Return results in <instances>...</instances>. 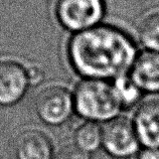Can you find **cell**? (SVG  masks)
<instances>
[{
    "mask_svg": "<svg viewBox=\"0 0 159 159\" xmlns=\"http://www.w3.org/2000/svg\"><path fill=\"white\" fill-rule=\"evenodd\" d=\"M74 109V96L62 86H48L41 90L35 98L36 114L48 125H60L66 122Z\"/></svg>",
    "mask_w": 159,
    "mask_h": 159,
    "instance_id": "obj_4",
    "label": "cell"
},
{
    "mask_svg": "<svg viewBox=\"0 0 159 159\" xmlns=\"http://www.w3.org/2000/svg\"><path fill=\"white\" fill-rule=\"evenodd\" d=\"M102 144V129L96 122L87 121L75 133V145L88 153L97 150Z\"/></svg>",
    "mask_w": 159,
    "mask_h": 159,
    "instance_id": "obj_10",
    "label": "cell"
},
{
    "mask_svg": "<svg viewBox=\"0 0 159 159\" xmlns=\"http://www.w3.org/2000/svg\"><path fill=\"white\" fill-rule=\"evenodd\" d=\"M102 145L112 156L123 158L131 156L139 150L138 139L133 122L127 118H115L102 129Z\"/></svg>",
    "mask_w": 159,
    "mask_h": 159,
    "instance_id": "obj_5",
    "label": "cell"
},
{
    "mask_svg": "<svg viewBox=\"0 0 159 159\" xmlns=\"http://www.w3.org/2000/svg\"><path fill=\"white\" fill-rule=\"evenodd\" d=\"M54 11L62 27L77 33L101 24L106 4L104 0H57Z\"/></svg>",
    "mask_w": 159,
    "mask_h": 159,
    "instance_id": "obj_3",
    "label": "cell"
},
{
    "mask_svg": "<svg viewBox=\"0 0 159 159\" xmlns=\"http://www.w3.org/2000/svg\"><path fill=\"white\" fill-rule=\"evenodd\" d=\"M30 86L27 69L14 60H0V105H14Z\"/></svg>",
    "mask_w": 159,
    "mask_h": 159,
    "instance_id": "obj_6",
    "label": "cell"
},
{
    "mask_svg": "<svg viewBox=\"0 0 159 159\" xmlns=\"http://www.w3.org/2000/svg\"><path fill=\"white\" fill-rule=\"evenodd\" d=\"M112 85L122 108L135 105L143 94V92L134 83L129 74L113 80Z\"/></svg>",
    "mask_w": 159,
    "mask_h": 159,
    "instance_id": "obj_12",
    "label": "cell"
},
{
    "mask_svg": "<svg viewBox=\"0 0 159 159\" xmlns=\"http://www.w3.org/2000/svg\"><path fill=\"white\" fill-rule=\"evenodd\" d=\"M138 159H159V148H147L141 150Z\"/></svg>",
    "mask_w": 159,
    "mask_h": 159,
    "instance_id": "obj_15",
    "label": "cell"
},
{
    "mask_svg": "<svg viewBox=\"0 0 159 159\" xmlns=\"http://www.w3.org/2000/svg\"><path fill=\"white\" fill-rule=\"evenodd\" d=\"M56 159H91V156L76 145H66L60 150Z\"/></svg>",
    "mask_w": 159,
    "mask_h": 159,
    "instance_id": "obj_13",
    "label": "cell"
},
{
    "mask_svg": "<svg viewBox=\"0 0 159 159\" xmlns=\"http://www.w3.org/2000/svg\"><path fill=\"white\" fill-rule=\"evenodd\" d=\"M66 54L70 66L83 79L108 81L130 73L138 52L126 31L101 23L73 33Z\"/></svg>",
    "mask_w": 159,
    "mask_h": 159,
    "instance_id": "obj_1",
    "label": "cell"
},
{
    "mask_svg": "<svg viewBox=\"0 0 159 159\" xmlns=\"http://www.w3.org/2000/svg\"><path fill=\"white\" fill-rule=\"evenodd\" d=\"M27 69V75L30 86L37 85L43 80V72L36 66H31Z\"/></svg>",
    "mask_w": 159,
    "mask_h": 159,
    "instance_id": "obj_14",
    "label": "cell"
},
{
    "mask_svg": "<svg viewBox=\"0 0 159 159\" xmlns=\"http://www.w3.org/2000/svg\"><path fill=\"white\" fill-rule=\"evenodd\" d=\"M15 154L17 159H52V145L44 133L30 129L18 135Z\"/></svg>",
    "mask_w": 159,
    "mask_h": 159,
    "instance_id": "obj_9",
    "label": "cell"
},
{
    "mask_svg": "<svg viewBox=\"0 0 159 159\" xmlns=\"http://www.w3.org/2000/svg\"><path fill=\"white\" fill-rule=\"evenodd\" d=\"M133 125L140 144L159 148V99L142 104L135 113Z\"/></svg>",
    "mask_w": 159,
    "mask_h": 159,
    "instance_id": "obj_7",
    "label": "cell"
},
{
    "mask_svg": "<svg viewBox=\"0 0 159 159\" xmlns=\"http://www.w3.org/2000/svg\"><path fill=\"white\" fill-rule=\"evenodd\" d=\"M138 37L145 49L159 52V11L143 18L138 27Z\"/></svg>",
    "mask_w": 159,
    "mask_h": 159,
    "instance_id": "obj_11",
    "label": "cell"
},
{
    "mask_svg": "<svg viewBox=\"0 0 159 159\" xmlns=\"http://www.w3.org/2000/svg\"><path fill=\"white\" fill-rule=\"evenodd\" d=\"M129 75L143 93H159V52L138 53Z\"/></svg>",
    "mask_w": 159,
    "mask_h": 159,
    "instance_id": "obj_8",
    "label": "cell"
},
{
    "mask_svg": "<svg viewBox=\"0 0 159 159\" xmlns=\"http://www.w3.org/2000/svg\"><path fill=\"white\" fill-rule=\"evenodd\" d=\"M74 105L80 116L92 122L117 118L122 106L108 81L83 79L74 92Z\"/></svg>",
    "mask_w": 159,
    "mask_h": 159,
    "instance_id": "obj_2",
    "label": "cell"
}]
</instances>
